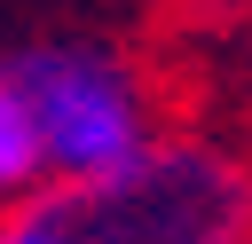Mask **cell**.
I'll use <instances>...</instances> for the list:
<instances>
[{"mask_svg":"<svg viewBox=\"0 0 252 244\" xmlns=\"http://www.w3.org/2000/svg\"><path fill=\"white\" fill-rule=\"evenodd\" d=\"M252 157L205 134H158L110 173L39 181L0 220V244H244Z\"/></svg>","mask_w":252,"mask_h":244,"instance_id":"cell-1","label":"cell"},{"mask_svg":"<svg viewBox=\"0 0 252 244\" xmlns=\"http://www.w3.org/2000/svg\"><path fill=\"white\" fill-rule=\"evenodd\" d=\"M24 87V110L39 126V157L47 181H79V173H110L134 150L158 142V102L142 87V71L118 47H87V39H47L32 55L8 63Z\"/></svg>","mask_w":252,"mask_h":244,"instance_id":"cell-2","label":"cell"},{"mask_svg":"<svg viewBox=\"0 0 252 244\" xmlns=\"http://www.w3.org/2000/svg\"><path fill=\"white\" fill-rule=\"evenodd\" d=\"M47 181V157H39V126L24 110V87L16 71L0 63V197H32Z\"/></svg>","mask_w":252,"mask_h":244,"instance_id":"cell-3","label":"cell"},{"mask_svg":"<svg viewBox=\"0 0 252 244\" xmlns=\"http://www.w3.org/2000/svg\"><path fill=\"white\" fill-rule=\"evenodd\" d=\"M244 118H252V71H244Z\"/></svg>","mask_w":252,"mask_h":244,"instance_id":"cell-4","label":"cell"},{"mask_svg":"<svg viewBox=\"0 0 252 244\" xmlns=\"http://www.w3.org/2000/svg\"><path fill=\"white\" fill-rule=\"evenodd\" d=\"M244 244H252V236H244Z\"/></svg>","mask_w":252,"mask_h":244,"instance_id":"cell-5","label":"cell"}]
</instances>
